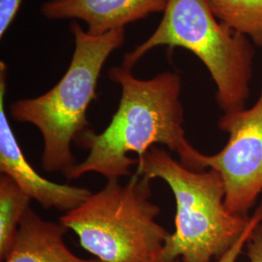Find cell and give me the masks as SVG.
I'll list each match as a JSON object with an SVG mask.
<instances>
[{
    "label": "cell",
    "mask_w": 262,
    "mask_h": 262,
    "mask_svg": "<svg viewBox=\"0 0 262 262\" xmlns=\"http://www.w3.org/2000/svg\"><path fill=\"white\" fill-rule=\"evenodd\" d=\"M108 75L121 88L118 109L102 132L89 128L76 139V145L89 154L68 180L88 173H97L107 181L131 176V168L138 164L137 158L158 144L177 154L185 167L206 170L204 154L186 137L180 75L163 72L142 80L123 66L113 67Z\"/></svg>",
    "instance_id": "6da1fadb"
},
{
    "label": "cell",
    "mask_w": 262,
    "mask_h": 262,
    "mask_svg": "<svg viewBox=\"0 0 262 262\" xmlns=\"http://www.w3.org/2000/svg\"><path fill=\"white\" fill-rule=\"evenodd\" d=\"M75 49L66 74L46 94L10 106L16 122L30 123L43 138L41 165L48 173L69 178L78 164L72 144L90 127L86 110L96 98V86L107 58L124 41V28L94 36L71 25Z\"/></svg>",
    "instance_id": "7a4b0ae2"
},
{
    "label": "cell",
    "mask_w": 262,
    "mask_h": 262,
    "mask_svg": "<svg viewBox=\"0 0 262 262\" xmlns=\"http://www.w3.org/2000/svg\"><path fill=\"white\" fill-rule=\"evenodd\" d=\"M137 159L136 173L164 181L175 197V231L164 244L163 262L217 260L239 240L250 216L226 209L225 184L215 169L190 170L157 146Z\"/></svg>",
    "instance_id": "3957f363"
},
{
    "label": "cell",
    "mask_w": 262,
    "mask_h": 262,
    "mask_svg": "<svg viewBox=\"0 0 262 262\" xmlns=\"http://www.w3.org/2000/svg\"><path fill=\"white\" fill-rule=\"evenodd\" d=\"M151 181L136 173L125 184L108 180L59 223L78 237L82 248L102 262H163L170 234L157 223Z\"/></svg>",
    "instance_id": "277c9868"
},
{
    "label": "cell",
    "mask_w": 262,
    "mask_h": 262,
    "mask_svg": "<svg viewBox=\"0 0 262 262\" xmlns=\"http://www.w3.org/2000/svg\"><path fill=\"white\" fill-rule=\"evenodd\" d=\"M156 31L122 66L131 70L142 56L160 46L184 48L206 66L224 114L245 109L250 96L254 49L250 40L216 19L207 0H168Z\"/></svg>",
    "instance_id": "5b68a950"
},
{
    "label": "cell",
    "mask_w": 262,
    "mask_h": 262,
    "mask_svg": "<svg viewBox=\"0 0 262 262\" xmlns=\"http://www.w3.org/2000/svg\"><path fill=\"white\" fill-rule=\"evenodd\" d=\"M219 127L228 134V140L219 152L204 155L205 168L221 174L226 209L233 215L249 217L262 193V88L254 105L224 114Z\"/></svg>",
    "instance_id": "8992f818"
},
{
    "label": "cell",
    "mask_w": 262,
    "mask_h": 262,
    "mask_svg": "<svg viewBox=\"0 0 262 262\" xmlns=\"http://www.w3.org/2000/svg\"><path fill=\"white\" fill-rule=\"evenodd\" d=\"M6 64L0 62V171L15 181L31 200L45 209L55 208L64 214L80 206L93 192L85 187L49 181L31 166L18 143L5 112Z\"/></svg>",
    "instance_id": "52a82bcc"
},
{
    "label": "cell",
    "mask_w": 262,
    "mask_h": 262,
    "mask_svg": "<svg viewBox=\"0 0 262 262\" xmlns=\"http://www.w3.org/2000/svg\"><path fill=\"white\" fill-rule=\"evenodd\" d=\"M168 0H52L42 6L51 19H82L94 36L122 29L151 13L164 12Z\"/></svg>",
    "instance_id": "ba28073f"
},
{
    "label": "cell",
    "mask_w": 262,
    "mask_h": 262,
    "mask_svg": "<svg viewBox=\"0 0 262 262\" xmlns=\"http://www.w3.org/2000/svg\"><path fill=\"white\" fill-rule=\"evenodd\" d=\"M67 231L64 225L43 220L29 207L19 223L15 243L2 262H102L72 253L63 240Z\"/></svg>",
    "instance_id": "9c48e42d"
},
{
    "label": "cell",
    "mask_w": 262,
    "mask_h": 262,
    "mask_svg": "<svg viewBox=\"0 0 262 262\" xmlns=\"http://www.w3.org/2000/svg\"><path fill=\"white\" fill-rule=\"evenodd\" d=\"M215 18L262 47V0H207Z\"/></svg>",
    "instance_id": "30bf717a"
},
{
    "label": "cell",
    "mask_w": 262,
    "mask_h": 262,
    "mask_svg": "<svg viewBox=\"0 0 262 262\" xmlns=\"http://www.w3.org/2000/svg\"><path fill=\"white\" fill-rule=\"evenodd\" d=\"M30 198L14 180L0 177V260L10 253L19 230V223L29 208Z\"/></svg>",
    "instance_id": "8fae6325"
},
{
    "label": "cell",
    "mask_w": 262,
    "mask_h": 262,
    "mask_svg": "<svg viewBox=\"0 0 262 262\" xmlns=\"http://www.w3.org/2000/svg\"><path fill=\"white\" fill-rule=\"evenodd\" d=\"M262 223V201L261 203L258 205V207L255 209L254 214L252 216H250V221L248 226L245 230L242 236L239 238V240L232 246V248L225 253L221 258H219L215 262H236L239 258V255L242 253L243 248L246 246L248 242L249 238L251 234L253 233V229L255 228L256 225H259ZM175 262H180L176 260Z\"/></svg>",
    "instance_id": "7c38bea8"
},
{
    "label": "cell",
    "mask_w": 262,
    "mask_h": 262,
    "mask_svg": "<svg viewBox=\"0 0 262 262\" xmlns=\"http://www.w3.org/2000/svg\"><path fill=\"white\" fill-rule=\"evenodd\" d=\"M21 0H0V37H3L15 19Z\"/></svg>",
    "instance_id": "4fadbf2b"
},
{
    "label": "cell",
    "mask_w": 262,
    "mask_h": 262,
    "mask_svg": "<svg viewBox=\"0 0 262 262\" xmlns=\"http://www.w3.org/2000/svg\"><path fill=\"white\" fill-rule=\"evenodd\" d=\"M246 246L249 261L262 262V223L255 226Z\"/></svg>",
    "instance_id": "5bb4252c"
}]
</instances>
